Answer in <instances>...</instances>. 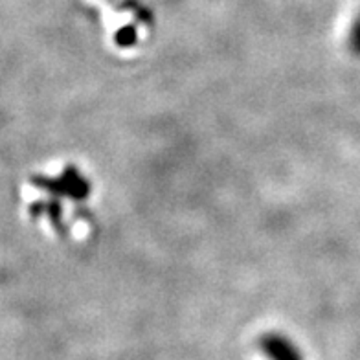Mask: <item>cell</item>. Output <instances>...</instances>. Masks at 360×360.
<instances>
[{
    "instance_id": "obj_2",
    "label": "cell",
    "mask_w": 360,
    "mask_h": 360,
    "mask_svg": "<svg viewBox=\"0 0 360 360\" xmlns=\"http://www.w3.org/2000/svg\"><path fill=\"white\" fill-rule=\"evenodd\" d=\"M349 46H351V50L356 53V56H360V17H359V20L355 22V26H353V30H351Z\"/></svg>"
},
{
    "instance_id": "obj_1",
    "label": "cell",
    "mask_w": 360,
    "mask_h": 360,
    "mask_svg": "<svg viewBox=\"0 0 360 360\" xmlns=\"http://www.w3.org/2000/svg\"><path fill=\"white\" fill-rule=\"evenodd\" d=\"M261 349L270 360H302L298 347L281 335H266L261 338Z\"/></svg>"
}]
</instances>
